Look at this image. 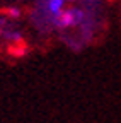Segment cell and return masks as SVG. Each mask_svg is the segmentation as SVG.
Here are the masks:
<instances>
[{
	"label": "cell",
	"instance_id": "7a4b0ae2",
	"mask_svg": "<svg viewBox=\"0 0 121 123\" xmlns=\"http://www.w3.org/2000/svg\"><path fill=\"white\" fill-rule=\"evenodd\" d=\"M21 9H17V7H10V9H7L5 12H4V15L5 17H9L10 21H14V19H19L21 17Z\"/></svg>",
	"mask_w": 121,
	"mask_h": 123
},
{
	"label": "cell",
	"instance_id": "6da1fadb",
	"mask_svg": "<svg viewBox=\"0 0 121 123\" xmlns=\"http://www.w3.org/2000/svg\"><path fill=\"white\" fill-rule=\"evenodd\" d=\"M80 2H97V0H38L31 12V21L38 31H50L51 21L67 7V4L72 5Z\"/></svg>",
	"mask_w": 121,
	"mask_h": 123
}]
</instances>
